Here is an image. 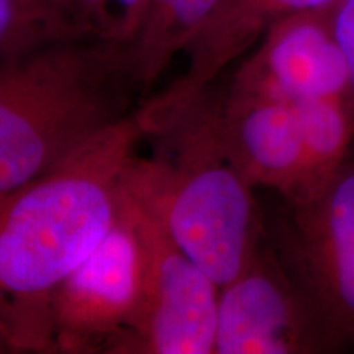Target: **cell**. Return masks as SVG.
I'll use <instances>...</instances> for the list:
<instances>
[{
	"label": "cell",
	"mask_w": 354,
	"mask_h": 354,
	"mask_svg": "<svg viewBox=\"0 0 354 354\" xmlns=\"http://www.w3.org/2000/svg\"><path fill=\"white\" fill-rule=\"evenodd\" d=\"M146 133L136 112L0 197V353H56L53 300L113 221Z\"/></svg>",
	"instance_id": "6da1fadb"
},
{
	"label": "cell",
	"mask_w": 354,
	"mask_h": 354,
	"mask_svg": "<svg viewBox=\"0 0 354 354\" xmlns=\"http://www.w3.org/2000/svg\"><path fill=\"white\" fill-rule=\"evenodd\" d=\"M143 104L128 48L57 41L0 63V197L33 183Z\"/></svg>",
	"instance_id": "7a4b0ae2"
},
{
	"label": "cell",
	"mask_w": 354,
	"mask_h": 354,
	"mask_svg": "<svg viewBox=\"0 0 354 354\" xmlns=\"http://www.w3.org/2000/svg\"><path fill=\"white\" fill-rule=\"evenodd\" d=\"M220 94L209 87L151 135L166 154L149 159L161 212L180 250L212 277L228 284L264 241L253 187L225 151Z\"/></svg>",
	"instance_id": "3957f363"
},
{
	"label": "cell",
	"mask_w": 354,
	"mask_h": 354,
	"mask_svg": "<svg viewBox=\"0 0 354 354\" xmlns=\"http://www.w3.org/2000/svg\"><path fill=\"white\" fill-rule=\"evenodd\" d=\"M127 179L146 248L145 302L110 354H214L220 287L167 230L149 159L133 158Z\"/></svg>",
	"instance_id": "277c9868"
},
{
	"label": "cell",
	"mask_w": 354,
	"mask_h": 354,
	"mask_svg": "<svg viewBox=\"0 0 354 354\" xmlns=\"http://www.w3.org/2000/svg\"><path fill=\"white\" fill-rule=\"evenodd\" d=\"M145 281L143 232L125 171L112 225L53 300L56 353H110L138 322Z\"/></svg>",
	"instance_id": "5b68a950"
},
{
	"label": "cell",
	"mask_w": 354,
	"mask_h": 354,
	"mask_svg": "<svg viewBox=\"0 0 354 354\" xmlns=\"http://www.w3.org/2000/svg\"><path fill=\"white\" fill-rule=\"evenodd\" d=\"M344 344L279 251L263 241L221 286L214 354H331Z\"/></svg>",
	"instance_id": "8992f818"
},
{
	"label": "cell",
	"mask_w": 354,
	"mask_h": 354,
	"mask_svg": "<svg viewBox=\"0 0 354 354\" xmlns=\"http://www.w3.org/2000/svg\"><path fill=\"white\" fill-rule=\"evenodd\" d=\"M279 243L287 268L354 351V156L315 201L290 207Z\"/></svg>",
	"instance_id": "52a82bcc"
},
{
	"label": "cell",
	"mask_w": 354,
	"mask_h": 354,
	"mask_svg": "<svg viewBox=\"0 0 354 354\" xmlns=\"http://www.w3.org/2000/svg\"><path fill=\"white\" fill-rule=\"evenodd\" d=\"M228 88L287 104L351 95L330 8L294 13L272 24L238 61Z\"/></svg>",
	"instance_id": "ba28073f"
},
{
	"label": "cell",
	"mask_w": 354,
	"mask_h": 354,
	"mask_svg": "<svg viewBox=\"0 0 354 354\" xmlns=\"http://www.w3.org/2000/svg\"><path fill=\"white\" fill-rule=\"evenodd\" d=\"M333 3L335 0H221L185 50L184 73L136 110L146 136L214 86L216 77L238 63L272 24L294 13L330 8Z\"/></svg>",
	"instance_id": "9c48e42d"
},
{
	"label": "cell",
	"mask_w": 354,
	"mask_h": 354,
	"mask_svg": "<svg viewBox=\"0 0 354 354\" xmlns=\"http://www.w3.org/2000/svg\"><path fill=\"white\" fill-rule=\"evenodd\" d=\"M218 128L230 161L251 187L302 205L307 156L294 105L227 88L220 92Z\"/></svg>",
	"instance_id": "30bf717a"
},
{
	"label": "cell",
	"mask_w": 354,
	"mask_h": 354,
	"mask_svg": "<svg viewBox=\"0 0 354 354\" xmlns=\"http://www.w3.org/2000/svg\"><path fill=\"white\" fill-rule=\"evenodd\" d=\"M221 0H148L146 15L128 59L143 102L172 59L185 53Z\"/></svg>",
	"instance_id": "8fae6325"
},
{
	"label": "cell",
	"mask_w": 354,
	"mask_h": 354,
	"mask_svg": "<svg viewBox=\"0 0 354 354\" xmlns=\"http://www.w3.org/2000/svg\"><path fill=\"white\" fill-rule=\"evenodd\" d=\"M307 156V198L315 201L353 154L354 102L351 95L292 104ZM297 207V205H295Z\"/></svg>",
	"instance_id": "7c38bea8"
},
{
	"label": "cell",
	"mask_w": 354,
	"mask_h": 354,
	"mask_svg": "<svg viewBox=\"0 0 354 354\" xmlns=\"http://www.w3.org/2000/svg\"><path fill=\"white\" fill-rule=\"evenodd\" d=\"M76 39L130 48L143 25L148 0H48Z\"/></svg>",
	"instance_id": "4fadbf2b"
},
{
	"label": "cell",
	"mask_w": 354,
	"mask_h": 354,
	"mask_svg": "<svg viewBox=\"0 0 354 354\" xmlns=\"http://www.w3.org/2000/svg\"><path fill=\"white\" fill-rule=\"evenodd\" d=\"M76 39L48 0H0V63Z\"/></svg>",
	"instance_id": "5bb4252c"
},
{
	"label": "cell",
	"mask_w": 354,
	"mask_h": 354,
	"mask_svg": "<svg viewBox=\"0 0 354 354\" xmlns=\"http://www.w3.org/2000/svg\"><path fill=\"white\" fill-rule=\"evenodd\" d=\"M331 28L349 71V91L354 102V0H335L330 7Z\"/></svg>",
	"instance_id": "9a60e30c"
}]
</instances>
